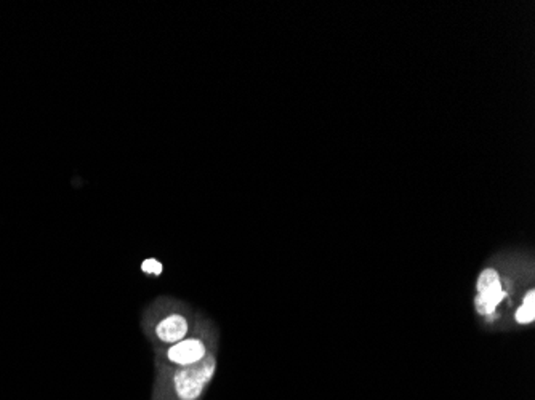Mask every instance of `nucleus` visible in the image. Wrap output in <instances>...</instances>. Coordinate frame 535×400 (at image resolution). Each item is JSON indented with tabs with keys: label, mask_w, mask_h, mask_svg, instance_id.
<instances>
[{
	"label": "nucleus",
	"mask_w": 535,
	"mask_h": 400,
	"mask_svg": "<svg viewBox=\"0 0 535 400\" xmlns=\"http://www.w3.org/2000/svg\"><path fill=\"white\" fill-rule=\"evenodd\" d=\"M141 269L148 276H159L160 272H162V265H160L158 260H146L143 266H141Z\"/></svg>",
	"instance_id": "nucleus-6"
},
{
	"label": "nucleus",
	"mask_w": 535,
	"mask_h": 400,
	"mask_svg": "<svg viewBox=\"0 0 535 400\" xmlns=\"http://www.w3.org/2000/svg\"><path fill=\"white\" fill-rule=\"evenodd\" d=\"M216 368V352L191 367H154L151 400H204Z\"/></svg>",
	"instance_id": "nucleus-2"
},
{
	"label": "nucleus",
	"mask_w": 535,
	"mask_h": 400,
	"mask_svg": "<svg viewBox=\"0 0 535 400\" xmlns=\"http://www.w3.org/2000/svg\"><path fill=\"white\" fill-rule=\"evenodd\" d=\"M218 352V330L209 318L181 341L167 347L154 349V367H191Z\"/></svg>",
	"instance_id": "nucleus-3"
},
{
	"label": "nucleus",
	"mask_w": 535,
	"mask_h": 400,
	"mask_svg": "<svg viewBox=\"0 0 535 400\" xmlns=\"http://www.w3.org/2000/svg\"><path fill=\"white\" fill-rule=\"evenodd\" d=\"M202 317L186 303L170 296H158L141 312V332L154 349L167 347L191 335Z\"/></svg>",
	"instance_id": "nucleus-1"
},
{
	"label": "nucleus",
	"mask_w": 535,
	"mask_h": 400,
	"mask_svg": "<svg viewBox=\"0 0 535 400\" xmlns=\"http://www.w3.org/2000/svg\"><path fill=\"white\" fill-rule=\"evenodd\" d=\"M508 292L503 285L502 276L496 267H486L481 271L476 282V296H474V307L479 316L492 318L497 314L498 306L507 300Z\"/></svg>",
	"instance_id": "nucleus-4"
},
{
	"label": "nucleus",
	"mask_w": 535,
	"mask_h": 400,
	"mask_svg": "<svg viewBox=\"0 0 535 400\" xmlns=\"http://www.w3.org/2000/svg\"><path fill=\"white\" fill-rule=\"evenodd\" d=\"M514 321L519 325H531L535 321V290L529 288L526 295L523 298V303L518 306L514 312Z\"/></svg>",
	"instance_id": "nucleus-5"
}]
</instances>
